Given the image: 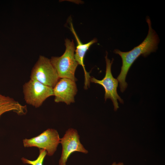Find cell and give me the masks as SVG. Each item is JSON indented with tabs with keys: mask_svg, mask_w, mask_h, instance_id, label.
I'll return each mask as SVG.
<instances>
[{
	"mask_svg": "<svg viewBox=\"0 0 165 165\" xmlns=\"http://www.w3.org/2000/svg\"><path fill=\"white\" fill-rule=\"evenodd\" d=\"M146 21L148 26V33L142 42L129 51L123 52L118 49L114 50V52L119 55L122 60L121 72L117 78L119 82L121 92H123L127 86V84L126 82V76L135 61L140 55L146 57L151 53L155 52L157 48L159 42L158 36L152 28L151 21L148 17L146 18Z\"/></svg>",
	"mask_w": 165,
	"mask_h": 165,
	"instance_id": "1",
	"label": "cell"
},
{
	"mask_svg": "<svg viewBox=\"0 0 165 165\" xmlns=\"http://www.w3.org/2000/svg\"><path fill=\"white\" fill-rule=\"evenodd\" d=\"M65 50L60 57H53L50 59L59 78H67L76 82L75 76L76 69L79 65L75 58V47L73 40L66 38L65 40Z\"/></svg>",
	"mask_w": 165,
	"mask_h": 165,
	"instance_id": "2",
	"label": "cell"
},
{
	"mask_svg": "<svg viewBox=\"0 0 165 165\" xmlns=\"http://www.w3.org/2000/svg\"><path fill=\"white\" fill-rule=\"evenodd\" d=\"M30 78L53 88L60 79L50 59L41 55L32 69Z\"/></svg>",
	"mask_w": 165,
	"mask_h": 165,
	"instance_id": "3",
	"label": "cell"
},
{
	"mask_svg": "<svg viewBox=\"0 0 165 165\" xmlns=\"http://www.w3.org/2000/svg\"><path fill=\"white\" fill-rule=\"evenodd\" d=\"M23 90L26 103L36 108L40 107L47 98L53 96V88L31 79L23 85Z\"/></svg>",
	"mask_w": 165,
	"mask_h": 165,
	"instance_id": "4",
	"label": "cell"
},
{
	"mask_svg": "<svg viewBox=\"0 0 165 165\" xmlns=\"http://www.w3.org/2000/svg\"><path fill=\"white\" fill-rule=\"evenodd\" d=\"M60 139L56 130L48 129L36 137L23 139V143L25 147H33L45 149L47 155L51 156L56 151Z\"/></svg>",
	"mask_w": 165,
	"mask_h": 165,
	"instance_id": "5",
	"label": "cell"
},
{
	"mask_svg": "<svg viewBox=\"0 0 165 165\" xmlns=\"http://www.w3.org/2000/svg\"><path fill=\"white\" fill-rule=\"evenodd\" d=\"M106 63V69L105 75L101 80H98L94 77H90V81L92 82L98 84L102 86L105 90V101L110 99L113 102L115 111L117 110L119 106L117 100L122 104L123 101L119 96L117 92V88L119 81L113 76L111 72V66L113 59L111 61L108 57V53L105 57Z\"/></svg>",
	"mask_w": 165,
	"mask_h": 165,
	"instance_id": "6",
	"label": "cell"
},
{
	"mask_svg": "<svg viewBox=\"0 0 165 165\" xmlns=\"http://www.w3.org/2000/svg\"><path fill=\"white\" fill-rule=\"evenodd\" d=\"M62 146L61 156L59 160V165H66L70 155L76 152L87 154L88 151L84 147L79 140L77 130L70 128L66 131L63 137L60 139Z\"/></svg>",
	"mask_w": 165,
	"mask_h": 165,
	"instance_id": "7",
	"label": "cell"
},
{
	"mask_svg": "<svg viewBox=\"0 0 165 165\" xmlns=\"http://www.w3.org/2000/svg\"><path fill=\"white\" fill-rule=\"evenodd\" d=\"M53 90L55 102H63L69 105L75 102L74 97L77 92L75 81L67 78H60Z\"/></svg>",
	"mask_w": 165,
	"mask_h": 165,
	"instance_id": "8",
	"label": "cell"
},
{
	"mask_svg": "<svg viewBox=\"0 0 165 165\" xmlns=\"http://www.w3.org/2000/svg\"><path fill=\"white\" fill-rule=\"evenodd\" d=\"M70 30L74 35L77 44L75 51V58L78 64L81 65L83 68L85 75L84 88L86 89L90 86L91 77L89 75L90 73L87 72L85 69L84 64V59L86 51L92 45L97 42V40L94 38L86 43L83 44L75 31L72 22H70Z\"/></svg>",
	"mask_w": 165,
	"mask_h": 165,
	"instance_id": "9",
	"label": "cell"
},
{
	"mask_svg": "<svg viewBox=\"0 0 165 165\" xmlns=\"http://www.w3.org/2000/svg\"><path fill=\"white\" fill-rule=\"evenodd\" d=\"M11 111L19 115H25L27 112V106L22 105L13 98L0 93V118L4 113Z\"/></svg>",
	"mask_w": 165,
	"mask_h": 165,
	"instance_id": "10",
	"label": "cell"
},
{
	"mask_svg": "<svg viewBox=\"0 0 165 165\" xmlns=\"http://www.w3.org/2000/svg\"><path fill=\"white\" fill-rule=\"evenodd\" d=\"M46 155L47 152L45 149H39V155L35 160H30L24 157H22L21 160L24 163L31 165H43L44 160Z\"/></svg>",
	"mask_w": 165,
	"mask_h": 165,
	"instance_id": "11",
	"label": "cell"
},
{
	"mask_svg": "<svg viewBox=\"0 0 165 165\" xmlns=\"http://www.w3.org/2000/svg\"><path fill=\"white\" fill-rule=\"evenodd\" d=\"M111 165H124L123 163L122 162H119L116 163V162H114Z\"/></svg>",
	"mask_w": 165,
	"mask_h": 165,
	"instance_id": "12",
	"label": "cell"
}]
</instances>
